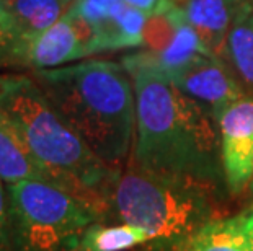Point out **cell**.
Segmentation results:
<instances>
[{
	"mask_svg": "<svg viewBox=\"0 0 253 251\" xmlns=\"http://www.w3.org/2000/svg\"><path fill=\"white\" fill-rule=\"evenodd\" d=\"M121 64L136 93V136L129 162L212 194L224 188L219 121L186 97L147 51L127 54Z\"/></svg>",
	"mask_w": 253,
	"mask_h": 251,
	"instance_id": "6da1fadb",
	"label": "cell"
},
{
	"mask_svg": "<svg viewBox=\"0 0 253 251\" xmlns=\"http://www.w3.org/2000/svg\"><path fill=\"white\" fill-rule=\"evenodd\" d=\"M30 75L101 162L126 167L136 136V93L121 62L85 59Z\"/></svg>",
	"mask_w": 253,
	"mask_h": 251,
	"instance_id": "7a4b0ae2",
	"label": "cell"
},
{
	"mask_svg": "<svg viewBox=\"0 0 253 251\" xmlns=\"http://www.w3.org/2000/svg\"><path fill=\"white\" fill-rule=\"evenodd\" d=\"M0 113L15 126L31 153L101 222L103 191L118 168L90 150L41 92L30 73H0Z\"/></svg>",
	"mask_w": 253,
	"mask_h": 251,
	"instance_id": "3957f363",
	"label": "cell"
},
{
	"mask_svg": "<svg viewBox=\"0 0 253 251\" xmlns=\"http://www.w3.org/2000/svg\"><path fill=\"white\" fill-rule=\"evenodd\" d=\"M211 191L188 181L144 172L132 162L115 170L103 191L101 222L144 228L147 250L178 251L183 243L216 218Z\"/></svg>",
	"mask_w": 253,
	"mask_h": 251,
	"instance_id": "277c9868",
	"label": "cell"
},
{
	"mask_svg": "<svg viewBox=\"0 0 253 251\" xmlns=\"http://www.w3.org/2000/svg\"><path fill=\"white\" fill-rule=\"evenodd\" d=\"M12 251H72L96 222L72 194L42 181L8 184Z\"/></svg>",
	"mask_w": 253,
	"mask_h": 251,
	"instance_id": "5b68a950",
	"label": "cell"
},
{
	"mask_svg": "<svg viewBox=\"0 0 253 251\" xmlns=\"http://www.w3.org/2000/svg\"><path fill=\"white\" fill-rule=\"evenodd\" d=\"M95 56V33L72 10L46 31L20 42L17 69L42 71L85 61Z\"/></svg>",
	"mask_w": 253,
	"mask_h": 251,
	"instance_id": "8992f818",
	"label": "cell"
},
{
	"mask_svg": "<svg viewBox=\"0 0 253 251\" xmlns=\"http://www.w3.org/2000/svg\"><path fill=\"white\" fill-rule=\"evenodd\" d=\"M225 186L240 194L253 179V98L244 97L219 117Z\"/></svg>",
	"mask_w": 253,
	"mask_h": 251,
	"instance_id": "52a82bcc",
	"label": "cell"
},
{
	"mask_svg": "<svg viewBox=\"0 0 253 251\" xmlns=\"http://www.w3.org/2000/svg\"><path fill=\"white\" fill-rule=\"evenodd\" d=\"M171 82L217 121L229 106L247 97L227 64L209 54L198 56L196 61Z\"/></svg>",
	"mask_w": 253,
	"mask_h": 251,
	"instance_id": "ba28073f",
	"label": "cell"
},
{
	"mask_svg": "<svg viewBox=\"0 0 253 251\" xmlns=\"http://www.w3.org/2000/svg\"><path fill=\"white\" fill-rule=\"evenodd\" d=\"M178 5L209 56L225 62L230 28L244 3L240 0H183Z\"/></svg>",
	"mask_w": 253,
	"mask_h": 251,
	"instance_id": "9c48e42d",
	"label": "cell"
},
{
	"mask_svg": "<svg viewBox=\"0 0 253 251\" xmlns=\"http://www.w3.org/2000/svg\"><path fill=\"white\" fill-rule=\"evenodd\" d=\"M0 179L5 184L21 181H42L62 189V184L38 160L15 126L0 113Z\"/></svg>",
	"mask_w": 253,
	"mask_h": 251,
	"instance_id": "30bf717a",
	"label": "cell"
},
{
	"mask_svg": "<svg viewBox=\"0 0 253 251\" xmlns=\"http://www.w3.org/2000/svg\"><path fill=\"white\" fill-rule=\"evenodd\" d=\"M77 0H0L20 35V42L46 31L61 20Z\"/></svg>",
	"mask_w": 253,
	"mask_h": 251,
	"instance_id": "8fae6325",
	"label": "cell"
},
{
	"mask_svg": "<svg viewBox=\"0 0 253 251\" xmlns=\"http://www.w3.org/2000/svg\"><path fill=\"white\" fill-rule=\"evenodd\" d=\"M225 64L247 97L253 98V7L242 5L232 23Z\"/></svg>",
	"mask_w": 253,
	"mask_h": 251,
	"instance_id": "7c38bea8",
	"label": "cell"
},
{
	"mask_svg": "<svg viewBox=\"0 0 253 251\" xmlns=\"http://www.w3.org/2000/svg\"><path fill=\"white\" fill-rule=\"evenodd\" d=\"M178 251H252L242 215L216 217L203 225L183 243Z\"/></svg>",
	"mask_w": 253,
	"mask_h": 251,
	"instance_id": "4fadbf2b",
	"label": "cell"
},
{
	"mask_svg": "<svg viewBox=\"0 0 253 251\" xmlns=\"http://www.w3.org/2000/svg\"><path fill=\"white\" fill-rule=\"evenodd\" d=\"M149 242V233L141 227L129 223L103 225L95 222L85 230L80 245L93 251H126L147 245Z\"/></svg>",
	"mask_w": 253,
	"mask_h": 251,
	"instance_id": "5bb4252c",
	"label": "cell"
},
{
	"mask_svg": "<svg viewBox=\"0 0 253 251\" xmlns=\"http://www.w3.org/2000/svg\"><path fill=\"white\" fill-rule=\"evenodd\" d=\"M20 35L10 15L0 5V69H17Z\"/></svg>",
	"mask_w": 253,
	"mask_h": 251,
	"instance_id": "9a60e30c",
	"label": "cell"
},
{
	"mask_svg": "<svg viewBox=\"0 0 253 251\" xmlns=\"http://www.w3.org/2000/svg\"><path fill=\"white\" fill-rule=\"evenodd\" d=\"M0 251H12L10 242V209L7 184L0 179Z\"/></svg>",
	"mask_w": 253,
	"mask_h": 251,
	"instance_id": "2e32d148",
	"label": "cell"
},
{
	"mask_svg": "<svg viewBox=\"0 0 253 251\" xmlns=\"http://www.w3.org/2000/svg\"><path fill=\"white\" fill-rule=\"evenodd\" d=\"M125 2L129 7L141 10L147 17H150V15L160 12V10L167 7L170 2H173V0H125Z\"/></svg>",
	"mask_w": 253,
	"mask_h": 251,
	"instance_id": "e0dca14e",
	"label": "cell"
},
{
	"mask_svg": "<svg viewBox=\"0 0 253 251\" xmlns=\"http://www.w3.org/2000/svg\"><path fill=\"white\" fill-rule=\"evenodd\" d=\"M242 228L247 240H249L250 250L253 251V209L247 214H242Z\"/></svg>",
	"mask_w": 253,
	"mask_h": 251,
	"instance_id": "ac0fdd59",
	"label": "cell"
},
{
	"mask_svg": "<svg viewBox=\"0 0 253 251\" xmlns=\"http://www.w3.org/2000/svg\"><path fill=\"white\" fill-rule=\"evenodd\" d=\"M72 251H93V250H90V248H87V247H84V245H80V247H77V248L72 250Z\"/></svg>",
	"mask_w": 253,
	"mask_h": 251,
	"instance_id": "d6986e66",
	"label": "cell"
},
{
	"mask_svg": "<svg viewBox=\"0 0 253 251\" xmlns=\"http://www.w3.org/2000/svg\"><path fill=\"white\" fill-rule=\"evenodd\" d=\"M244 5H249V7H253V0H240Z\"/></svg>",
	"mask_w": 253,
	"mask_h": 251,
	"instance_id": "ffe728a7",
	"label": "cell"
},
{
	"mask_svg": "<svg viewBox=\"0 0 253 251\" xmlns=\"http://www.w3.org/2000/svg\"><path fill=\"white\" fill-rule=\"evenodd\" d=\"M249 189H250V193H252V196H253V179H252V183H250V188H249Z\"/></svg>",
	"mask_w": 253,
	"mask_h": 251,
	"instance_id": "44dd1931",
	"label": "cell"
},
{
	"mask_svg": "<svg viewBox=\"0 0 253 251\" xmlns=\"http://www.w3.org/2000/svg\"><path fill=\"white\" fill-rule=\"evenodd\" d=\"M173 2H175V3H181V2H183V0H173Z\"/></svg>",
	"mask_w": 253,
	"mask_h": 251,
	"instance_id": "7402d4cb",
	"label": "cell"
}]
</instances>
